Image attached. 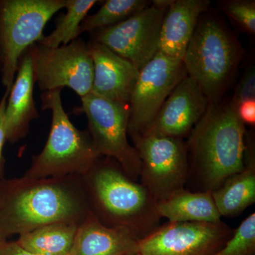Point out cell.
<instances>
[{
    "label": "cell",
    "mask_w": 255,
    "mask_h": 255,
    "mask_svg": "<svg viewBox=\"0 0 255 255\" xmlns=\"http://www.w3.org/2000/svg\"><path fill=\"white\" fill-rule=\"evenodd\" d=\"M97 2V0H66V12L58 18L53 31L43 36L38 43L48 48H57L78 38L82 21Z\"/></svg>",
    "instance_id": "obj_21"
},
{
    "label": "cell",
    "mask_w": 255,
    "mask_h": 255,
    "mask_svg": "<svg viewBox=\"0 0 255 255\" xmlns=\"http://www.w3.org/2000/svg\"><path fill=\"white\" fill-rule=\"evenodd\" d=\"M90 214L81 176L0 181V234L6 239L50 223L80 225Z\"/></svg>",
    "instance_id": "obj_1"
},
{
    "label": "cell",
    "mask_w": 255,
    "mask_h": 255,
    "mask_svg": "<svg viewBox=\"0 0 255 255\" xmlns=\"http://www.w3.org/2000/svg\"><path fill=\"white\" fill-rule=\"evenodd\" d=\"M6 241H7V239L0 234V253H1V249H2L3 246H4Z\"/></svg>",
    "instance_id": "obj_29"
},
{
    "label": "cell",
    "mask_w": 255,
    "mask_h": 255,
    "mask_svg": "<svg viewBox=\"0 0 255 255\" xmlns=\"http://www.w3.org/2000/svg\"><path fill=\"white\" fill-rule=\"evenodd\" d=\"M209 103L197 82L187 75L174 87L144 135L184 140L205 113Z\"/></svg>",
    "instance_id": "obj_13"
},
{
    "label": "cell",
    "mask_w": 255,
    "mask_h": 255,
    "mask_svg": "<svg viewBox=\"0 0 255 255\" xmlns=\"http://www.w3.org/2000/svg\"><path fill=\"white\" fill-rule=\"evenodd\" d=\"M35 83L33 63L28 48L20 58L5 107L6 140L10 143H16L26 137L32 121L39 117L33 99Z\"/></svg>",
    "instance_id": "obj_15"
},
{
    "label": "cell",
    "mask_w": 255,
    "mask_h": 255,
    "mask_svg": "<svg viewBox=\"0 0 255 255\" xmlns=\"http://www.w3.org/2000/svg\"><path fill=\"white\" fill-rule=\"evenodd\" d=\"M0 255H36L23 249L16 241H6L1 249Z\"/></svg>",
    "instance_id": "obj_28"
},
{
    "label": "cell",
    "mask_w": 255,
    "mask_h": 255,
    "mask_svg": "<svg viewBox=\"0 0 255 255\" xmlns=\"http://www.w3.org/2000/svg\"><path fill=\"white\" fill-rule=\"evenodd\" d=\"M244 169L233 174L213 191L215 204L221 217L239 216L255 203V160L252 149Z\"/></svg>",
    "instance_id": "obj_19"
},
{
    "label": "cell",
    "mask_w": 255,
    "mask_h": 255,
    "mask_svg": "<svg viewBox=\"0 0 255 255\" xmlns=\"http://www.w3.org/2000/svg\"><path fill=\"white\" fill-rule=\"evenodd\" d=\"M35 82L43 92L71 89L80 98L92 92L94 65L88 43L78 38L67 45L48 48L36 43L28 48Z\"/></svg>",
    "instance_id": "obj_9"
},
{
    "label": "cell",
    "mask_w": 255,
    "mask_h": 255,
    "mask_svg": "<svg viewBox=\"0 0 255 255\" xmlns=\"http://www.w3.org/2000/svg\"><path fill=\"white\" fill-rule=\"evenodd\" d=\"M242 47L213 15L199 18L182 62L209 102L221 101L241 61Z\"/></svg>",
    "instance_id": "obj_5"
},
{
    "label": "cell",
    "mask_w": 255,
    "mask_h": 255,
    "mask_svg": "<svg viewBox=\"0 0 255 255\" xmlns=\"http://www.w3.org/2000/svg\"><path fill=\"white\" fill-rule=\"evenodd\" d=\"M171 1H151L145 9L122 22L91 32L90 41L107 47L140 70L159 52L161 27Z\"/></svg>",
    "instance_id": "obj_10"
},
{
    "label": "cell",
    "mask_w": 255,
    "mask_h": 255,
    "mask_svg": "<svg viewBox=\"0 0 255 255\" xmlns=\"http://www.w3.org/2000/svg\"><path fill=\"white\" fill-rule=\"evenodd\" d=\"M246 132L231 102H209L186 142L195 191L213 192L244 169Z\"/></svg>",
    "instance_id": "obj_2"
},
{
    "label": "cell",
    "mask_w": 255,
    "mask_h": 255,
    "mask_svg": "<svg viewBox=\"0 0 255 255\" xmlns=\"http://www.w3.org/2000/svg\"><path fill=\"white\" fill-rule=\"evenodd\" d=\"M81 99V106L74 113L85 114L88 130L100 156L117 161L132 179L137 180L141 161L134 146L128 140V104L102 98L90 93Z\"/></svg>",
    "instance_id": "obj_7"
},
{
    "label": "cell",
    "mask_w": 255,
    "mask_h": 255,
    "mask_svg": "<svg viewBox=\"0 0 255 255\" xmlns=\"http://www.w3.org/2000/svg\"><path fill=\"white\" fill-rule=\"evenodd\" d=\"M81 177L90 211L102 224L125 230L138 241L160 226L152 196L114 159L100 156Z\"/></svg>",
    "instance_id": "obj_3"
},
{
    "label": "cell",
    "mask_w": 255,
    "mask_h": 255,
    "mask_svg": "<svg viewBox=\"0 0 255 255\" xmlns=\"http://www.w3.org/2000/svg\"><path fill=\"white\" fill-rule=\"evenodd\" d=\"M234 233L228 224L219 223H171L138 241L141 255H214Z\"/></svg>",
    "instance_id": "obj_12"
},
{
    "label": "cell",
    "mask_w": 255,
    "mask_h": 255,
    "mask_svg": "<svg viewBox=\"0 0 255 255\" xmlns=\"http://www.w3.org/2000/svg\"><path fill=\"white\" fill-rule=\"evenodd\" d=\"M255 100V70L251 67L245 72L235 90L232 100L230 101L235 108L246 101Z\"/></svg>",
    "instance_id": "obj_25"
},
{
    "label": "cell",
    "mask_w": 255,
    "mask_h": 255,
    "mask_svg": "<svg viewBox=\"0 0 255 255\" xmlns=\"http://www.w3.org/2000/svg\"><path fill=\"white\" fill-rule=\"evenodd\" d=\"M140 161V184L157 204L185 189L189 179L187 144L182 139L162 135L131 137Z\"/></svg>",
    "instance_id": "obj_8"
},
{
    "label": "cell",
    "mask_w": 255,
    "mask_h": 255,
    "mask_svg": "<svg viewBox=\"0 0 255 255\" xmlns=\"http://www.w3.org/2000/svg\"><path fill=\"white\" fill-rule=\"evenodd\" d=\"M131 255H141L140 254V253H135V254Z\"/></svg>",
    "instance_id": "obj_31"
},
{
    "label": "cell",
    "mask_w": 255,
    "mask_h": 255,
    "mask_svg": "<svg viewBox=\"0 0 255 255\" xmlns=\"http://www.w3.org/2000/svg\"><path fill=\"white\" fill-rule=\"evenodd\" d=\"M214 255H255V213L234 230L226 245Z\"/></svg>",
    "instance_id": "obj_23"
},
{
    "label": "cell",
    "mask_w": 255,
    "mask_h": 255,
    "mask_svg": "<svg viewBox=\"0 0 255 255\" xmlns=\"http://www.w3.org/2000/svg\"><path fill=\"white\" fill-rule=\"evenodd\" d=\"M238 117L246 125L254 126L255 124V100L242 102L236 108Z\"/></svg>",
    "instance_id": "obj_27"
},
{
    "label": "cell",
    "mask_w": 255,
    "mask_h": 255,
    "mask_svg": "<svg viewBox=\"0 0 255 255\" xmlns=\"http://www.w3.org/2000/svg\"><path fill=\"white\" fill-rule=\"evenodd\" d=\"M161 218L171 223H210L221 221L211 191L183 189L157 204Z\"/></svg>",
    "instance_id": "obj_18"
},
{
    "label": "cell",
    "mask_w": 255,
    "mask_h": 255,
    "mask_svg": "<svg viewBox=\"0 0 255 255\" xmlns=\"http://www.w3.org/2000/svg\"><path fill=\"white\" fill-rule=\"evenodd\" d=\"M146 0H107L92 15H87L80 25V35L113 26L150 5Z\"/></svg>",
    "instance_id": "obj_22"
},
{
    "label": "cell",
    "mask_w": 255,
    "mask_h": 255,
    "mask_svg": "<svg viewBox=\"0 0 255 255\" xmlns=\"http://www.w3.org/2000/svg\"><path fill=\"white\" fill-rule=\"evenodd\" d=\"M210 4L209 0H172L162 21L159 51L182 60L199 18Z\"/></svg>",
    "instance_id": "obj_16"
},
{
    "label": "cell",
    "mask_w": 255,
    "mask_h": 255,
    "mask_svg": "<svg viewBox=\"0 0 255 255\" xmlns=\"http://www.w3.org/2000/svg\"><path fill=\"white\" fill-rule=\"evenodd\" d=\"M79 224L61 221L50 223L20 235L18 246L36 255H70Z\"/></svg>",
    "instance_id": "obj_20"
},
{
    "label": "cell",
    "mask_w": 255,
    "mask_h": 255,
    "mask_svg": "<svg viewBox=\"0 0 255 255\" xmlns=\"http://www.w3.org/2000/svg\"><path fill=\"white\" fill-rule=\"evenodd\" d=\"M138 241L123 229L107 227L90 214L79 225L70 255H131Z\"/></svg>",
    "instance_id": "obj_17"
},
{
    "label": "cell",
    "mask_w": 255,
    "mask_h": 255,
    "mask_svg": "<svg viewBox=\"0 0 255 255\" xmlns=\"http://www.w3.org/2000/svg\"><path fill=\"white\" fill-rule=\"evenodd\" d=\"M187 75L182 60L159 51L140 70L128 103L130 138L147 132L164 102Z\"/></svg>",
    "instance_id": "obj_11"
},
{
    "label": "cell",
    "mask_w": 255,
    "mask_h": 255,
    "mask_svg": "<svg viewBox=\"0 0 255 255\" xmlns=\"http://www.w3.org/2000/svg\"><path fill=\"white\" fill-rule=\"evenodd\" d=\"M62 90L43 92V110L51 111L49 135L41 153L33 156L23 177L44 179L83 175L100 155L96 150L88 130L77 128L62 104Z\"/></svg>",
    "instance_id": "obj_4"
},
{
    "label": "cell",
    "mask_w": 255,
    "mask_h": 255,
    "mask_svg": "<svg viewBox=\"0 0 255 255\" xmlns=\"http://www.w3.org/2000/svg\"><path fill=\"white\" fill-rule=\"evenodd\" d=\"M65 5L66 0H0L1 80L6 90L14 83L21 57L41 41L46 23Z\"/></svg>",
    "instance_id": "obj_6"
},
{
    "label": "cell",
    "mask_w": 255,
    "mask_h": 255,
    "mask_svg": "<svg viewBox=\"0 0 255 255\" xmlns=\"http://www.w3.org/2000/svg\"><path fill=\"white\" fill-rule=\"evenodd\" d=\"M221 8L241 31L249 34L255 33V0L222 1Z\"/></svg>",
    "instance_id": "obj_24"
},
{
    "label": "cell",
    "mask_w": 255,
    "mask_h": 255,
    "mask_svg": "<svg viewBox=\"0 0 255 255\" xmlns=\"http://www.w3.org/2000/svg\"><path fill=\"white\" fill-rule=\"evenodd\" d=\"M87 43L94 65L91 93L128 104L140 70L103 45L92 41Z\"/></svg>",
    "instance_id": "obj_14"
},
{
    "label": "cell",
    "mask_w": 255,
    "mask_h": 255,
    "mask_svg": "<svg viewBox=\"0 0 255 255\" xmlns=\"http://www.w3.org/2000/svg\"><path fill=\"white\" fill-rule=\"evenodd\" d=\"M1 70H2V60L0 56V74L1 73Z\"/></svg>",
    "instance_id": "obj_30"
},
{
    "label": "cell",
    "mask_w": 255,
    "mask_h": 255,
    "mask_svg": "<svg viewBox=\"0 0 255 255\" xmlns=\"http://www.w3.org/2000/svg\"><path fill=\"white\" fill-rule=\"evenodd\" d=\"M9 91L10 90H5L4 95L0 100V181L4 179L5 159L3 155V148L5 142H7L5 128L4 112Z\"/></svg>",
    "instance_id": "obj_26"
}]
</instances>
